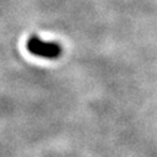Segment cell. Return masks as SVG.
Segmentation results:
<instances>
[{
	"instance_id": "6da1fadb",
	"label": "cell",
	"mask_w": 157,
	"mask_h": 157,
	"mask_svg": "<svg viewBox=\"0 0 157 157\" xmlns=\"http://www.w3.org/2000/svg\"><path fill=\"white\" fill-rule=\"evenodd\" d=\"M26 48L31 55L47 59L58 58L62 52V47L57 42H47L37 36H31L29 38L26 42Z\"/></svg>"
}]
</instances>
